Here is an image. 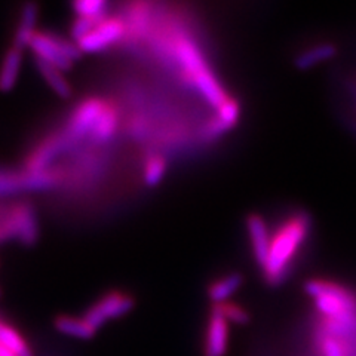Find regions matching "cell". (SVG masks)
<instances>
[{
  "mask_svg": "<svg viewBox=\"0 0 356 356\" xmlns=\"http://www.w3.org/2000/svg\"><path fill=\"white\" fill-rule=\"evenodd\" d=\"M104 108V104L98 102V99H88V102L77 107V110L73 113L69 128H67L65 136L63 137L67 146L79 141L86 134H91Z\"/></svg>",
  "mask_w": 356,
  "mask_h": 356,
  "instance_id": "4",
  "label": "cell"
},
{
  "mask_svg": "<svg viewBox=\"0 0 356 356\" xmlns=\"http://www.w3.org/2000/svg\"><path fill=\"white\" fill-rule=\"evenodd\" d=\"M54 325L60 332L70 336L74 339L88 340L95 336V330L88 324L83 318H74V316H57L54 321Z\"/></svg>",
  "mask_w": 356,
  "mask_h": 356,
  "instance_id": "14",
  "label": "cell"
},
{
  "mask_svg": "<svg viewBox=\"0 0 356 356\" xmlns=\"http://www.w3.org/2000/svg\"><path fill=\"white\" fill-rule=\"evenodd\" d=\"M318 349L321 356H352L353 348L349 337L331 336V334L319 332Z\"/></svg>",
  "mask_w": 356,
  "mask_h": 356,
  "instance_id": "15",
  "label": "cell"
},
{
  "mask_svg": "<svg viewBox=\"0 0 356 356\" xmlns=\"http://www.w3.org/2000/svg\"><path fill=\"white\" fill-rule=\"evenodd\" d=\"M26 188V175L17 177L10 174H0V195H9Z\"/></svg>",
  "mask_w": 356,
  "mask_h": 356,
  "instance_id": "24",
  "label": "cell"
},
{
  "mask_svg": "<svg viewBox=\"0 0 356 356\" xmlns=\"http://www.w3.org/2000/svg\"><path fill=\"white\" fill-rule=\"evenodd\" d=\"M65 147H67V144L63 137L47 143L44 146H42L38 150V153L35 156H33V159L30 161V171L31 172H43L44 166L51 163L55 156H57Z\"/></svg>",
  "mask_w": 356,
  "mask_h": 356,
  "instance_id": "17",
  "label": "cell"
},
{
  "mask_svg": "<svg viewBox=\"0 0 356 356\" xmlns=\"http://www.w3.org/2000/svg\"><path fill=\"white\" fill-rule=\"evenodd\" d=\"M213 307H216L220 314L229 321V324L245 325L250 322V314L247 312V309L242 307L241 305H238L235 302H230V300L226 303L214 305Z\"/></svg>",
  "mask_w": 356,
  "mask_h": 356,
  "instance_id": "20",
  "label": "cell"
},
{
  "mask_svg": "<svg viewBox=\"0 0 356 356\" xmlns=\"http://www.w3.org/2000/svg\"><path fill=\"white\" fill-rule=\"evenodd\" d=\"M229 325V321L216 307L211 309L205 332L204 356H226L230 337Z\"/></svg>",
  "mask_w": 356,
  "mask_h": 356,
  "instance_id": "5",
  "label": "cell"
},
{
  "mask_svg": "<svg viewBox=\"0 0 356 356\" xmlns=\"http://www.w3.org/2000/svg\"><path fill=\"white\" fill-rule=\"evenodd\" d=\"M107 18H86V17H77L74 24L72 26L70 35L74 39L76 43H79L82 39H85L89 33H92L102 22H104Z\"/></svg>",
  "mask_w": 356,
  "mask_h": 356,
  "instance_id": "22",
  "label": "cell"
},
{
  "mask_svg": "<svg viewBox=\"0 0 356 356\" xmlns=\"http://www.w3.org/2000/svg\"><path fill=\"white\" fill-rule=\"evenodd\" d=\"M15 227V236L22 243L33 245L38 241V218L31 205H21L10 216Z\"/></svg>",
  "mask_w": 356,
  "mask_h": 356,
  "instance_id": "9",
  "label": "cell"
},
{
  "mask_svg": "<svg viewBox=\"0 0 356 356\" xmlns=\"http://www.w3.org/2000/svg\"><path fill=\"white\" fill-rule=\"evenodd\" d=\"M243 284L241 273H229L218 277L217 281L209 285L208 297L214 305L229 302V298L235 294Z\"/></svg>",
  "mask_w": 356,
  "mask_h": 356,
  "instance_id": "12",
  "label": "cell"
},
{
  "mask_svg": "<svg viewBox=\"0 0 356 356\" xmlns=\"http://www.w3.org/2000/svg\"><path fill=\"white\" fill-rule=\"evenodd\" d=\"M116 125H118V119H116L115 111L110 108H104L102 116L98 118L94 129L91 131V136L97 141H107L115 134Z\"/></svg>",
  "mask_w": 356,
  "mask_h": 356,
  "instance_id": "19",
  "label": "cell"
},
{
  "mask_svg": "<svg viewBox=\"0 0 356 356\" xmlns=\"http://www.w3.org/2000/svg\"><path fill=\"white\" fill-rule=\"evenodd\" d=\"M22 51L17 49L15 47L10 48L0 65V91L8 92L15 86V82L19 74Z\"/></svg>",
  "mask_w": 356,
  "mask_h": 356,
  "instance_id": "13",
  "label": "cell"
},
{
  "mask_svg": "<svg viewBox=\"0 0 356 356\" xmlns=\"http://www.w3.org/2000/svg\"><path fill=\"white\" fill-rule=\"evenodd\" d=\"M337 54V47L330 42L316 43L314 47H309L307 49L300 52L296 57V65L300 70L314 69V67L330 61Z\"/></svg>",
  "mask_w": 356,
  "mask_h": 356,
  "instance_id": "10",
  "label": "cell"
},
{
  "mask_svg": "<svg viewBox=\"0 0 356 356\" xmlns=\"http://www.w3.org/2000/svg\"><path fill=\"white\" fill-rule=\"evenodd\" d=\"M30 48L36 54V57L44 63L57 67L61 72L72 69L73 61H70L65 55L58 49L57 44L51 39L49 33H36L35 38L30 42Z\"/></svg>",
  "mask_w": 356,
  "mask_h": 356,
  "instance_id": "8",
  "label": "cell"
},
{
  "mask_svg": "<svg viewBox=\"0 0 356 356\" xmlns=\"http://www.w3.org/2000/svg\"><path fill=\"white\" fill-rule=\"evenodd\" d=\"M106 8L107 3L103 0H81V2L73 3L74 13L86 18H106Z\"/></svg>",
  "mask_w": 356,
  "mask_h": 356,
  "instance_id": "21",
  "label": "cell"
},
{
  "mask_svg": "<svg viewBox=\"0 0 356 356\" xmlns=\"http://www.w3.org/2000/svg\"><path fill=\"white\" fill-rule=\"evenodd\" d=\"M166 172V162L163 158L159 156H153L146 163V168H144V181L147 186H156L163 178Z\"/></svg>",
  "mask_w": 356,
  "mask_h": 356,
  "instance_id": "23",
  "label": "cell"
},
{
  "mask_svg": "<svg viewBox=\"0 0 356 356\" xmlns=\"http://www.w3.org/2000/svg\"><path fill=\"white\" fill-rule=\"evenodd\" d=\"M122 35V22L119 19H106L102 22L92 33L82 39L79 43V48L82 52H95L102 51L108 44L116 42Z\"/></svg>",
  "mask_w": 356,
  "mask_h": 356,
  "instance_id": "7",
  "label": "cell"
},
{
  "mask_svg": "<svg viewBox=\"0 0 356 356\" xmlns=\"http://www.w3.org/2000/svg\"><path fill=\"white\" fill-rule=\"evenodd\" d=\"M247 232H248L254 260L257 263L259 269L261 270L263 266L266 264L267 255H269L272 230L261 216L251 214L247 220Z\"/></svg>",
  "mask_w": 356,
  "mask_h": 356,
  "instance_id": "6",
  "label": "cell"
},
{
  "mask_svg": "<svg viewBox=\"0 0 356 356\" xmlns=\"http://www.w3.org/2000/svg\"><path fill=\"white\" fill-rule=\"evenodd\" d=\"M0 343L9 350H13L17 356H31L29 344L21 337V334L3 321H0Z\"/></svg>",
  "mask_w": 356,
  "mask_h": 356,
  "instance_id": "18",
  "label": "cell"
},
{
  "mask_svg": "<svg viewBox=\"0 0 356 356\" xmlns=\"http://www.w3.org/2000/svg\"><path fill=\"white\" fill-rule=\"evenodd\" d=\"M306 293L314 300L319 318H356V296L349 288L324 280H312L306 284Z\"/></svg>",
  "mask_w": 356,
  "mask_h": 356,
  "instance_id": "2",
  "label": "cell"
},
{
  "mask_svg": "<svg viewBox=\"0 0 356 356\" xmlns=\"http://www.w3.org/2000/svg\"><path fill=\"white\" fill-rule=\"evenodd\" d=\"M132 297L113 291L103 297L92 307H89V310L83 315V319L97 331L99 327H103L107 321L127 315L128 312L132 310Z\"/></svg>",
  "mask_w": 356,
  "mask_h": 356,
  "instance_id": "3",
  "label": "cell"
},
{
  "mask_svg": "<svg viewBox=\"0 0 356 356\" xmlns=\"http://www.w3.org/2000/svg\"><path fill=\"white\" fill-rule=\"evenodd\" d=\"M310 220L305 213H296L284 220L280 227L272 230L269 255L261 273L264 281L277 286L281 285L291 270L300 250L309 236Z\"/></svg>",
  "mask_w": 356,
  "mask_h": 356,
  "instance_id": "1",
  "label": "cell"
},
{
  "mask_svg": "<svg viewBox=\"0 0 356 356\" xmlns=\"http://www.w3.org/2000/svg\"><path fill=\"white\" fill-rule=\"evenodd\" d=\"M36 65L40 74L43 76V79L48 82V85L54 89L55 92H57V95H60L61 98H69L72 95V88L69 82L65 81L61 70H58L57 67H54L39 58H36Z\"/></svg>",
  "mask_w": 356,
  "mask_h": 356,
  "instance_id": "16",
  "label": "cell"
},
{
  "mask_svg": "<svg viewBox=\"0 0 356 356\" xmlns=\"http://www.w3.org/2000/svg\"><path fill=\"white\" fill-rule=\"evenodd\" d=\"M39 15V8L36 3H26L22 6L21 19L18 29L15 31V39H14V47L17 49H21L24 47H30L31 39L36 35V22Z\"/></svg>",
  "mask_w": 356,
  "mask_h": 356,
  "instance_id": "11",
  "label": "cell"
}]
</instances>
